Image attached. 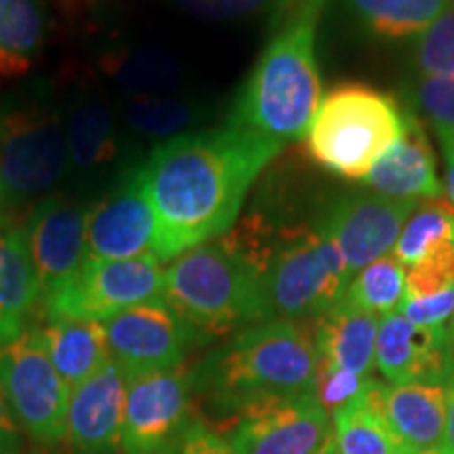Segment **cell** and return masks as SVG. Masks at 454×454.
Here are the masks:
<instances>
[{"label":"cell","instance_id":"5bb4252c","mask_svg":"<svg viewBox=\"0 0 454 454\" xmlns=\"http://www.w3.org/2000/svg\"><path fill=\"white\" fill-rule=\"evenodd\" d=\"M194 372L184 366L127 379L122 421L124 454H160L187 423Z\"/></svg>","mask_w":454,"mask_h":454},{"label":"cell","instance_id":"6da1fadb","mask_svg":"<svg viewBox=\"0 0 454 454\" xmlns=\"http://www.w3.org/2000/svg\"><path fill=\"white\" fill-rule=\"evenodd\" d=\"M282 150L230 122L156 144L141 164L156 217L154 257L168 263L227 234L253 184Z\"/></svg>","mask_w":454,"mask_h":454},{"label":"cell","instance_id":"cb8c5ba5","mask_svg":"<svg viewBox=\"0 0 454 454\" xmlns=\"http://www.w3.org/2000/svg\"><path fill=\"white\" fill-rule=\"evenodd\" d=\"M450 0H343L349 24L374 43H414Z\"/></svg>","mask_w":454,"mask_h":454},{"label":"cell","instance_id":"f6af8a7d","mask_svg":"<svg viewBox=\"0 0 454 454\" xmlns=\"http://www.w3.org/2000/svg\"><path fill=\"white\" fill-rule=\"evenodd\" d=\"M0 454H20V448L9 446V444H4V442H0Z\"/></svg>","mask_w":454,"mask_h":454},{"label":"cell","instance_id":"7dc6e473","mask_svg":"<svg viewBox=\"0 0 454 454\" xmlns=\"http://www.w3.org/2000/svg\"><path fill=\"white\" fill-rule=\"evenodd\" d=\"M450 333H452V337H454V316H452V325H450Z\"/></svg>","mask_w":454,"mask_h":454},{"label":"cell","instance_id":"2e32d148","mask_svg":"<svg viewBox=\"0 0 454 454\" xmlns=\"http://www.w3.org/2000/svg\"><path fill=\"white\" fill-rule=\"evenodd\" d=\"M374 366L391 385L454 383L450 326H419L395 311L379 320Z\"/></svg>","mask_w":454,"mask_h":454},{"label":"cell","instance_id":"8992f818","mask_svg":"<svg viewBox=\"0 0 454 454\" xmlns=\"http://www.w3.org/2000/svg\"><path fill=\"white\" fill-rule=\"evenodd\" d=\"M351 278L320 221L282 223L270 217V253L263 265L270 320H316L343 297Z\"/></svg>","mask_w":454,"mask_h":454},{"label":"cell","instance_id":"e0dca14e","mask_svg":"<svg viewBox=\"0 0 454 454\" xmlns=\"http://www.w3.org/2000/svg\"><path fill=\"white\" fill-rule=\"evenodd\" d=\"M124 397L127 374L114 360L70 389L66 438L74 454H118L122 450Z\"/></svg>","mask_w":454,"mask_h":454},{"label":"cell","instance_id":"ee69618b","mask_svg":"<svg viewBox=\"0 0 454 454\" xmlns=\"http://www.w3.org/2000/svg\"><path fill=\"white\" fill-rule=\"evenodd\" d=\"M316 454H340L339 448H337V442H334V438H333V434H331V438L326 440V444L322 446Z\"/></svg>","mask_w":454,"mask_h":454},{"label":"cell","instance_id":"f1b7e54d","mask_svg":"<svg viewBox=\"0 0 454 454\" xmlns=\"http://www.w3.org/2000/svg\"><path fill=\"white\" fill-rule=\"evenodd\" d=\"M343 299L377 317L395 314L406 299V271L394 253L385 254L356 271Z\"/></svg>","mask_w":454,"mask_h":454},{"label":"cell","instance_id":"4316f807","mask_svg":"<svg viewBox=\"0 0 454 454\" xmlns=\"http://www.w3.org/2000/svg\"><path fill=\"white\" fill-rule=\"evenodd\" d=\"M49 34L43 0H0V78H20L36 66Z\"/></svg>","mask_w":454,"mask_h":454},{"label":"cell","instance_id":"83f0119b","mask_svg":"<svg viewBox=\"0 0 454 454\" xmlns=\"http://www.w3.org/2000/svg\"><path fill=\"white\" fill-rule=\"evenodd\" d=\"M211 116V107L184 95L129 98L122 106V121L130 133L162 141L194 133Z\"/></svg>","mask_w":454,"mask_h":454},{"label":"cell","instance_id":"d590c367","mask_svg":"<svg viewBox=\"0 0 454 454\" xmlns=\"http://www.w3.org/2000/svg\"><path fill=\"white\" fill-rule=\"evenodd\" d=\"M400 314L419 326H446L454 316V288L429 297L404 299Z\"/></svg>","mask_w":454,"mask_h":454},{"label":"cell","instance_id":"44dd1931","mask_svg":"<svg viewBox=\"0 0 454 454\" xmlns=\"http://www.w3.org/2000/svg\"><path fill=\"white\" fill-rule=\"evenodd\" d=\"M446 387L406 383L385 385L383 412L397 440L412 454L444 442Z\"/></svg>","mask_w":454,"mask_h":454},{"label":"cell","instance_id":"d6986e66","mask_svg":"<svg viewBox=\"0 0 454 454\" xmlns=\"http://www.w3.org/2000/svg\"><path fill=\"white\" fill-rule=\"evenodd\" d=\"M381 317L362 311L340 297L331 309L311 320L322 364L371 377Z\"/></svg>","mask_w":454,"mask_h":454},{"label":"cell","instance_id":"74e56055","mask_svg":"<svg viewBox=\"0 0 454 454\" xmlns=\"http://www.w3.org/2000/svg\"><path fill=\"white\" fill-rule=\"evenodd\" d=\"M274 0H219L215 21H240L248 17L270 13Z\"/></svg>","mask_w":454,"mask_h":454},{"label":"cell","instance_id":"30bf717a","mask_svg":"<svg viewBox=\"0 0 454 454\" xmlns=\"http://www.w3.org/2000/svg\"><path fill=\"white\" fill-rule=\"evenodd\" d=\"M331 434L314 394L268 395L236 408L225 440L238 454H316Z\"/></svg>","mask_w":454,"mask_h":454},{"label":"cell","instance_id":"f35d334b","mask_svg":"<svg viewBox=\"0 0 454 454\" xmlns=\"http://www.w3.org/2000/svg\"><path fill=\"white\" fill-rule=\"evenodd\" d=\"M0 442L15 448H20L21 442V427L20 423L15 421L13 412H11L7 395H4L3 387H0Z\"/></svg>","mask_w":454,"mask_h":454},{"label":"cell","instance_id":"603a6c76","mask_svg":"<svg viewBox=\"0 0 454 454\" xmlns=\"http://www.w3.org/2000/svg\"><path fill=\"white\" fill-rule=\"evenodd\" d=\"M64 122L70 170L101 168L121 156L116 112L99 95H76L64 114Z\"/></svg>","mask_w":454,"mask_h":454},{"label":"cell","instance_id":"f546056e","mask_svg":"<svg viewBox=\"0 0 454 454\" xmlns=\"http://www.w3.org/2000/svg\"><path fill=\"white\" fill-rule=\"evenodd\" d=\"M448 240H454V208L444 198L425 200L419 202V207L408 217L391 253L406 270L431 248Z\"/></svg>","mask_w":454,"mask_h":454},{"label":"cell","instance_id":"7a4b0ae2","mask_svg":"<svg viewBox=\"0 0 454 454\" xmlns=\"http://www.w3.org/2000/svg\"><path fill=\"white\" fill-rule=\"evenodd\" d=\"M317 24V17H299L271 30L227 122L282 145L305 139L325 95L316 55Z\"/></svg>","mask_w":454,"mask_h":454},{"label":"cell","instance_id":"8fae6325","mask_svg":"<svg viewBox=\"0 0 454 454\" xmlns=\"http://www.w3.org/2000/svg\"><path fill=\"white\" fill-rule=\"evenodd\" d=\"M101 325L110 357L127 379L181 366L192 345L202 340L164 299L135 305Z\"/></svg>","mask_w":454,"mask_h":454},{"label":"cell","instance_id":"8d00e7d4","mask_svg":"<svg viewBox=\"0 0 454 454\" xmlns=\"http://www.w3.org/2000/svg\"><path fill=\"white\" fill-rule=\"evenodd\" d=\"M331 0H274L270 11L271 30L286 24V21L299 20V17H317L320 20L322 11Z\"/></svg>","mask_w":454,"mask_h":454},{"label":"cell","instance_id":"4fadbf2b","mask_svg":"<svg viewBox=\"0 0 454 454\" xmlns=\"http://www.w3.org/2000/svg\"><path fill=\"white\" fill-rule=\"evenodd\" d=\"M417 207L419 202L394 200L374 192H349L333 198L316 219L356 274L394 251L402 227Z\"/></svg>","mask_w":454,"mask_h":454},{"label":"cell","instance_id":"ba28073f","mask_svg":"<svg viewBox=\"0 0 454 454\" xmlns=\"http://www.w3.org/2000/svg\"><path fill=\"white\" fill-rule=\"evenodd\" d=\"M0 387L20 427L41 444L66 438L70 387L55 371L41 328L27 326L0 345Z\"/></svg>","mask_w":454,"mask_h":454},{"label":"cell","instance_id":"1f68e13d","mask_svg":"<svg viewBox=\"0 0 454 454\" xmlns=\"http://www.w3.org/2000/svg\"><path fill=\"white\" fill-rule=\"evenodd\" d=\"M414 76H454V0L411 49Z\"/></svg>","mask_w":454,"mask_h":454},{"label":"cell","instance_id":"ab89813d","mask_svg":"<svg viewBox=\"0 0 454 454\" xmlns=\"http://www.w3.org/2000/svg\"><path fill=\"white\" fill-rule=\"evenodd\" d=\"M179 9H184L187 15L196 17V20L215 21V13H217L219 0H175Z\"/></svg>","mask_w":454,"mask_h":454},{"label":"cell","instance_id":"5b68a950","mask_svg":"<svg viewBox=\"0 0 454 454\" xmlns=\"http://www.w3.org/2000/svg\"><path fill=\"white\" fill-rule=\"evenodd\" d=\"M404 127V104L371 84L343 82L322 95L305 141L322 168L362 181L397 144Z\"/></svg>","mask_w":454,"mask_h":454},{"label":"cell","instance_id":"277c9868","mask_svg":"<svg viewBox=\"0 0 454 454\" xmlns=\"http://www.w3.org/2000/svg\"><path fill=\"white\" fill-rule=\"evenodd\" d=\"M162 299L202 339L270 320L263 276L221 238L168 261Z\"/></svg>","mask_w":454,"mask_h":454},{"label":"cell","instance_id":"9a60e30c","mask_svg":"<svg viewBox=\"0 0 454 454\" xmlns=\"http://www.w3.org/2000/svg\"><path fill=\"white\" fill-rule=\"evenodd\" d=\"M156 217L144 167H135L104 198L89 204V259H135L154 254ZM158 259V257H156Z\"/></svg>","mask_w":454,"mask_h":454},{"label":"cell","instance_id":"e575fe53","mask_svg":"<svg viewBox=\"0 0 454 454\" xmlns=\"http://www.w3.org/2000/svg\"><path fill=\"white\" fill-rule=\"evenodd\" d=\"M160 454H238L230 442L200 421L185 423V427L162 448Z\"/></svg>","mask_w":454,"mask_h":454},{"label":"cell","instance_id":"3957f363","mask_svg":"<svg viewBox=\"0 0 454 454\" xmlns=\"http://www.w3.org/2000/svg\"><path fill=\"white\" fill-rule=\"evenodd\" d=\"M317 368L311 328L294 320H265L208 356L194 371V389L234 412L257 397L314 394Z\"/></svg>","mask_w":454,"mask_h":454},{"label":"cell","instance_id":"bcb514c9","mask_svg":"<svg viewBox=\"0 0 454 454\" xmlns=\"http://www.w3.org/2000/svg\"><path fill=\"white\" fill-rule=\"evenodd\" d=\"M414 454H450V452H448L444 446H442V448H438V446H435V448H427V450H421V452H414Z\"/></svg>","mask_w":454,"mask_h":454},{"label":"cell","instance_id":"d6a6232c","mask_svg":"<svg viewBox=\"0 0 454 454\" xmlns=\"http://www.w3.org/2000/svg\"><path fill=\"white\" fill-rule=\"evenodd\" d=\"M404 271L406 299L429 297L454 288V240L438 244Z\"/></svg>","mask_w":454,"mask_h":454},{"label":"cell","instance_id":"484cf974","mask_svg":"<svg viewBox=\"0 0 454 454\" xmlns=\"http://www.w3.org/2000/svg\"><path fill=\"white\" fill-rule=\"evenodd\" d=\"M383 387L385 383L372 379L364 394L331 417L340 454H412L385 419Z\"/></svg>","mask_w":454,"mask_h":454},{"label":"cell","instance_id":"7bdbcfd3","mask_svg":"<svg viewBox=\"0 0 454 454\" xmlns=\"http://www.w3.org/2000/svg\"><path fill=\"white\" fill-rule=\"evenodd\" d=\"M9 208H11V202H9L7 190H4L3 179H0V223H4V221H7Z\"/></svg>","mask_w":454,"mask_h":454},{"label":"cell","instance_id":"7c38bea8","mask_svg":"<svg viewBox=\"0 0 454 454\" xmlns=\"http://www.w3.org/2000/svg\"><path fill=\"white\" fill-rule=\"evenodd\" d=\"M89 204L72 196H47L32 207L24 227L41 303L64 291L87 263Z\"/></svg>","mask_w":454,"mask_h":454},{"label":"cell","instance_id":"ac0fdd59","mask_svg":"<svg viewBox=\"0 0 454 454\" xmlns=\"http://www.w3.org/2000/svg\"><path fill=\"white\" fill-rule=\"evenodd\" d=\"M360 184L374 194L394 200L425 202L444 198V184L438 177L434 145L427 129L412 110L406 107V127L402 137Z\"/></svg>","mask_w":454,"mask_h":454},{"label":"cell","instance_id":"4dcf8cb0","mask_svg":"<svg viewBox=\"0 0 454 454\" xmlns=\"http://www.w3.org/2000/svg\"><path fill=\"white\" fill-rule=\"evenodd\" d=\"M404 106L434 130L440 144L454 137V76H414L404 89Z\"/></svg>","mask_w":454,"mask_h":454},{"label":"cell","instance_id":"60d3db41","mask_svg":"<svg viewBox=\"0 0 454 454\" xmlns=\"http://www.w3.org/2000/svg\"><path fill=\"white\" fill-rule=\"evenodd\" d=\"M442 154H444V167H446V175H444V200L450 204L454 208V137L448 141H442Z\"/></svg>","mask_w":454,"mask_h":454},{"label":"cell","instance_id":"9c48e42d","mask_svg":"<svg viewBox=\"0 0 454 454\" xmlns=\"http://www.w3.org/2000/svg\"><path fill=\"white\" fill-rule=\"evenodd\" d=\"M164 268L154 254L135 259H87L64 291L43 303L47 320L104 322L121 311L162 299Z\"/></svg>","mask_w":454,"mask_h":454},{"label":"cell","instance_id":"52a82bcc","mask_svg":"<svg viewBox=\"0 0 454 454\" xmlns=\"http://www.w3.org/2000/svg\"><path fill=\"white\" fill-rule=\"evenodd\" d=\"M70 170L66 122L44 95L0 104V179L11 208L43 200Z\"/></svg>","mask_w":454,"mask_h":454},{"label":"cell","instance_id":"b9f144b4","mask_svg":"<svg viewBox=\"0 0 454 454\" xmlns=\"http://www.w3.org/2000/svg\"><path fill=\"white\" fill-rule=\"evenodd\" d=\"M444 448L454 454V383L446 391V431H444Z\"/></svg>","mask_w":454,"mask_h":454},{"label":"cell","instance_id":"ffe728a7","mask_svg":"<svg viewBox=\"0 0 454 454\" xmlns=\"http://www.w3.org/2000/svg\"><path fill=\"white\" fill-rule=\"evenodd\" d=\"M98 66L127 98L177 95L185 84L184 64L158 44L110 49L99 57Z\"/></svg>","mask_w":454,"mask_h":454},{"label":"cell","instance_id":"836d02e7","mask_svg":"<svg viewBox=\"0 0 454 454\" xmlns=\"http://www.w3.org/2000/svg\"><path fill=\"white\" fill-rule=\"evenodd\" d=\"M371 381L372 377H360V374L322 364L320 362L314 395L325 406V411L333 417L339 408L351 404V402L364 394Z\"/></svg>","mask_w":454,"mask_h":454},{"label":"cell","instance_id":"7402d4cb","mask_svg":"<svg viewBox=\"0 0 454 454\" xmlns=\"http://www.w3.org/2000/svg\"><path fill=\"white\" fill-rule=\"evenodd\" d=\"M38 301L41 288L27 254L24 227L4 221L0 223V345L26 331Z\"/></svg>","mask_w":454,"mask_h":454},{"label":"cell","instance_id":"d4e9b609","mask_svg":"<svg viewBox=\"0 0 454 454\" xmlns=\"http://www.w3.org/2000/svg\"><path fill=\"white\" fill-rule=\"evenodd\" d=\"M41 334L55 371L70 389L87 381L106 362L112 360L101 322L70 317L47 320Z\"/></svg>","mask_w":454,"mask_h":454}]
</instances>
